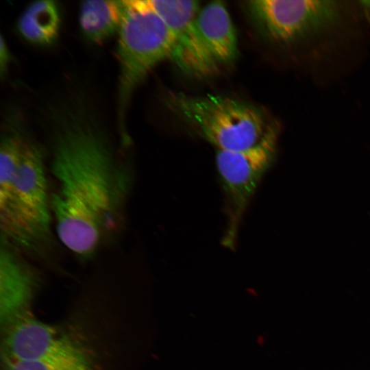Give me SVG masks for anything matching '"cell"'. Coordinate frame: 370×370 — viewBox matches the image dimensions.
Listing matches in <instances>:
<instances>
[{
    "instance_id": "6da1fadb",
    "label": "cell",
    "mask_w": 370,
    "mask_h": 370,
    "mask_svg": "<svg viewBox=\"0 0 370 370\" xmlns=\"http://www.w3.org/2000/svg\"><path fill=\"white\" fill-rule=\"evenodd\" d=\"M56 235L77 257L92 258L121 227L132 174L82 99L47 108Z\"/></svg>"
},
{
    "instance_id": "7a4b0ae2",
    "label": "cell",
    "mask_w": 370,
    "mask_h": 370,
    "mask_svg": "<svg viewBox=\"0 0 370 370\" xmlns=\"http://www.w3.org/2000/svg\"><path fill=\"white\" fill-rule=\"evenodd\" d=\"M45 154L17 126L0 143L1 240L41 255L51 247L53 212Z\"/></svg>"
},
{
    "instance_id": "3957f363",
    "label": "cell",
    "mask_w": 370,
    "mask_h": 370,
    "mask_svg": "<svg viewBox=\"0 0 370 370\" xmlns=\"http://www.w3.org/2000/svg\"><path fill=\"white\" fill-rule=\"evenodd\" d=\"M124 1L125 12L118 32L116 121L121 143L127 145L130 137L126 116L132 96L156 65L171 58L174 39L167 24L146 0Z\"/></svg>"
},
{
    "instance_id": "277c9868",
    "label": "cell",
    "mask_w": 370,
    "mask_h": 370,
    "mask_svg": "<svg viewBox=\"0 0 370 370\" xmlns=\"http://www.w3.org/2000/svg\"><path fill=\"white\" fill-rule=\"evenodd\" d=\"M168 104L218 150L249 148L264 136L267 125L255 106L230 97L170 94Z\"/></svg>"
},
{
    "instance_id": "5b68a950",
    "label": "cell",
    "mask_w": 370,
    "mask_h": 370,
    "mask_svg": "<svg viewBox=\"0 0 370 370\" xmlns=\"http://www.w3.org/2000/svg\"><path fill=\"white\" fill-rule=\"evenodd\" d=\"M278 130L269 126L262 139L243 150H217L216 166L225 197L227 227L225 247L235 245L238 227L247 206L260 180L273 162Z\"/></svg>"
},
{
    "instance_id": "8992f818",
    "label": "cell",
    "mask_w": 370,
    "mask_h": 370,
    "mask_svg": "<svg viewBox=\"0 0 370 370\" xmlns=\"http://www.w3.org/2000/svg\"><path fill=\"white\" fill-rule=\"evenodd\" d=\"M247 10L270 39L292 42L317 33L336 21L339 5L334 1L254 0Z\"/></svg>"
},
{
    "instance_id": "52a82bcc",
    "label": "cell",
    "mask_w": 370,
    "mask_h": 370,
    "mask_svg": "<svg viewBox=\"0 0 370 370\" xmlns=\"http://www.w3.org/2000/svg\"><path fill=\"white\" fill-rule=\"evenodd\" d=\"M148 5L170 28L174 47L171 59L185 73L208 77L217 70L218 64L206 47L198 30L196 18L200 9L193 0H146Z\"/></svg>"
},
{
    "instance_id": "ba28073f",
    "label": "cell",
    "mask_w": 370,
    "mask_h": 370,
    "mask_svg": "<svg viewBox=\"0 0 370 370\" xmlns=\"http://www.w3.org/2000/svg\"><path fill=\"white\" fill-rule=\"evenodd\" d=\"M4 345V356L23 361L42 359L81 346L56 327L28 318L14 321Z\"/></svg>"
},
{
    "instance_id": "9c48e42d",
    "label": "cell",
    "mask_w": 370,
    "mask_h": 370,
    "mask_svg": "<svg viewBox=\"0 0 370 370\" xmlns=\"http://www.w3.org/2000/svg\"><path fill=\"white\" fill-rule=\"evenodd\" d=\"M36 285V275L23 252L1 240L0 317L11 323L30 301Z\"/></svg>"
},
{
    "instance_id": "30bf717a",
    "label": "cell",
    "mask_w": 370,
    "mask_h": 370,
    "mask_svg": "<svg viewBox=\"0 0 370 370\" xmlns=\"http://www.w3.org/2000/svg\"><path fill=\"white\" fill-rule=\"evenodd\" d=\"M196 23L206 47L218 64H230L236 59V29L223 2L214 1L200 8Z\"/></svg>"
},
{
    "instance_id": "8fae6325",
    "label": "cell",
    "mask_w": 370,
    "mask_h": 370,
    "mask_svg": "<svg viewBox=\"0 0 370 370\" xmlns=\"http://www.w3.org/2000/svg\"><path fill=\"white\" fill-rule=\"evenodd\" d=\"M124 12V1H84L79 14L82 32L88 40L101 43L119 32Z\"/></svg>"
},
{
    "instance_id": "7c38bea8",
    "label": "cell",
    "mask_w": 370,
    "mask_h": 370,
    "mask_svg": "<svg viewBox=\"0 0 370 370\" xmlns=\"http://www.w3.org/2000/svg\"><path fill=\"white\" fill-rule=\"evenodd\" d=\"M17 27L29 42L49 45L57 38L60 27V15L53 1H36L29 4L20 16Z\"/></svg>"
},
{
    "instance_id": "4fadbf2b",
    "label": "cell",
    "mask_w": 370,
    "mask_h": 370,
    "mask_svg": "<svg viewBox=\"0 0 370 370\" xmlns=\"http://www.w3.org/2000/svg\"><path fill=\"white\" fill-rule=\"evenodd\" d=\"M3 358L5 370H95L82 346L36 360H18L4 356Z\"/></svg>"
},
{
    "instance_id": "5bb4252c",
    "label": "cell",
    "mask_w": 370,
    "mask_h": 370,
    "mask_svg": "<svg viewBox=\"0 0 370 370\" xmlns=\"http://www.w3.org/2000/svg\"><path fill=\"white\" fill-rule=\"evenodd\" d=\"M10 60L9 49L3 38L1 36L0 42V71L1 76L6 72Z\"/></svg>"
},
{
    "instance_id": "9a60e30c",
    "label": "cell",
    "mask_w": 370,
    "mask_h": 370,
    "mask_svg": "<svg viewBox=\"0 0 370 370\" xmlns=\"http://www.w3.org/2000/svg\"><path fill=\"white\" fill-rule=\"evenodd\" d=\"M362 6L364 9L368 12L370 15V1H360Z\"/></svg>"
}]
</instances>
